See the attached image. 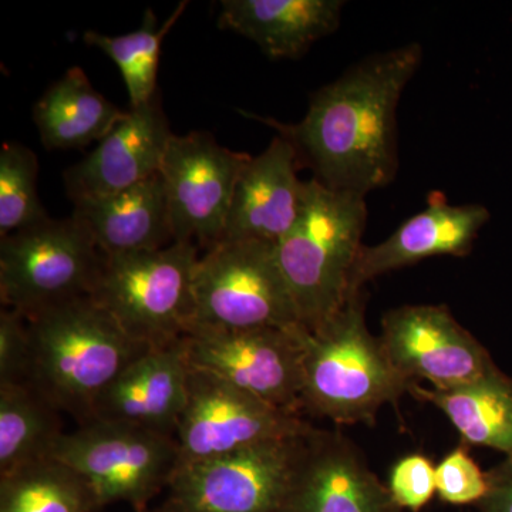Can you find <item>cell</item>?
<instances>
[{"label": "cell", "instance_id": "cell-17", "mask_svg": "<svg viewBox=\"0 0 512 512\" xmlns=\"http://www.w3.org/2000/svg\"><path fill=\"white\" fill-rule=\"evenodd\" d=\"M298 165V153L284 136L251 157L239 175L222 239L281 241L301 210L305 183L296 174Z\"/></svg>", "mask_w": 512, "mask_h": 512}, {"label": "cell", "instance_id": "cell-16", "mask_svg": "<svg viewBox=\"0 0 512 512\" xmlns=\"http://www.w3.org/2000/svg\"><path fill=\"white\" fill-rule=\"evenodd\" d=\"M490 220L483 205H450L443 198L400 225L386 241L360 249L350 276V292L363 291L377 276L434 256H464Z\"/></svg>", "mask_w": 512, "mask_h": 512}, {"label": "cell", "instance_id": "cell-1", "mask_svg": "<svg viewBox=\"0 0 512 512\" xmlns=\"http://www.w3.org/2000/svg\"><path fill=\"white\" fill-rule=\"evenodd\" d=\"M421 57L417 43L377 53L313 94L299 123L262 120L291 141L320 184L366 197L396 175L397 106Z\"/></svg>", "mask_w": 512, "mask_h": 512}, {"label": "cell", "instance_id": "cell-27", "mask_svg": "<svg viewBox=\"0 0 512 512\" xmlns=\"http://www.w3.org/2000/svg\"><path fill=\"white\" fill-rule=\"evenodd\" d=\"M437 495L451 505L480 504L488 490L484 473L463 446L454 448L436 466Z\"/></svg>", "mask_w": 512, "mask_h": 512}, {"label": "cell", "instance_id": "cell-7", "mask_svg": "<svg viewBox=\"0 0 512 512\" xmlns=\"http://www.w3.org/2000/svg\"><path fill=\"white\" fill-rule=\"evenodd\" d=\"M106 255L76 217L46 220L0 244V299L26 319L92 295Z\"/></svg>", "mask_w": 512, "mask_h": 512}, {"label": "cell", "instance_id": "cell-14", "mask_svg": "<svg viewBox=\"0 0 512 512\" xmlns=\"http://www.w3.org/2000/svg\"><path fill=\"white\" fill-rule=\"evenodd\" d=\"M174 134L160 94L127 111L92 154L64 171V187L73 204L109 197L160 173Z\"/></svg>", "mask_w": 512, "mask_h": 512}, {"label": "cell", "instance_id": "cell-29", "mask_svg": "<svg viewBox=\"0 0 512 512\" xmlns=\"http://www.w3.org/2000/svg\"><path fill=\"white\" fill-rule=\"evenodd\" d=\"M29 362L28 319L6 309L0 313V383L26 382Z\"/></svg>", "mask_w": 512, "mask_h": 512}, {"label": "cell", "instance_id": "cell-3", "mask_svg": "<svg viewBox=\"0 0 512 512\" xmlns=\"http://www.w3.org/2000/svg\"><path fill=\"white\" fill-rule=\"evenodd\" d=\"M302 409L336 424H372L409 383L367 330L362 291L319 328L302 330Z\"/></svg>", "mask_w": 512, "mask_h": 512}, {"label": "cell", "instance_id": "cell-15", "mask_svg": "<svg viewBox=\"0 0 512 512\" xmlns=\"http://www.w3.org/2000/svg\"><path fill=\"white\" fill-rule=\"evenodd\" d=\"M282 512L403 511L349 437L315 429Z\"/></svg>", "mask_w": 512, "mask_h": 512}, {"label": "cell", "instance_id": "cell-13", "mask_svg": "<svg viewBox=\"0 0 512 512\" xmlns=\"http://www.w3.org/2000/svg\"><path fill=\"white\" fill-rule=\"evenodd\" d=\"M380 342L407 383L448 390L500 369L488 350L444 306L407 305L383 316Z\"/></svg>", "mask_w": 512, "mask_h": 512}, {"label": "cell", "instance_id": "cell-12", "mask_svg": "<svg viewBox=\"0 0 512 512\" xmlns=\"http://www.w3.org/2000/svg\"><path fill=\"white\" fill-rule=\"evenodd\" d=\"M249 160V154L220 146L211 134H174L160 168L174 242L197 239L208 249L221 241L239 175Z\"/></svg>", "mask_w": 512, "mask_h": 512}, {"label": "cell", "instance_id": "cell-20", "mask_svg": "<svg viewBox=\"0 0 512 512\" xmlns=\"http://www.w3.org/2000/svg\"><path fill=\"white\" fill-rule=\"evenodd\" d=\"M73 217L89 228L106 256L156 251L174 242L160 173L109 197L77 202Z\"/></svg>", "mask_w": 512, "mask_h": 512}, {"label": "cell", "instance_id": "cell-25", "mask_svg": "<svg viewBox=\"0 0 512 512\" xmlns=\"http://www.w3.org/2000/svg\"><path fill=\"white\" fill-rule=\"evenodd\" d=\"M187 5L188 2L180 3L161 28L157 26V16L153 10L147 9L143 25L136 32L121 36L101 35L93 30L84 33V42L87 45L100 49L119 67L130 96L131 109L143 106L158 93L157 73L161 45Z\"/></svg>", "mask_w": 512, "mask_h": 512}, {"label": "cell", "instance_id": "cell-30", "mask_svg": "<svg viewBox=\"0 0 512 512\" xmlns=\"http://www.w3.org/2000/svg\"><path fill=\"white\" fill-rule=\"evenodd\" d=\"M488 490L481 503L480 512H512V456L487 471Z\"/></svg>", "mask_w": 512, "mask_h": 512}, {"label": "cell", "instance_id": "cell-23", "mask_svg": "<svg viewBox=\"0 0 512 512\" xmlns=\"http://www.w3.org/2000/svg\"><path fill=\"white\" fill-rule=\"evenodd\" d=\"M55 410L26 382L0 383V476L49 457L63 434Z\"/></svg>", "mask_w": 512, "mask_h": 512}, {"label": "cell", "instance_id": "cell-24", "mask_svg": "<svg viewBox=\"0 0 512 512\" xmlns=\"http://www.w3.org/2000/svg\"><path fill=\"white\" fill-rule=\"evenodd\" d=\"M100 508L89 483L53 457L0 476V512H96Z\"/></svg>", "mask_w": 512, "mask_h": 512}, {"label": "cell", "instance_id": "cell-10", "mask_svg": "<svg viewBox=\"0 0 512 512\" xmlns=\"http://www.w3.org/2000/svg\"><path fill=\"white\" fill-rule=\"evenodd\" d=\"M303 326L293 329L191 328L188 365L224 380L276 409H302Z\"/></svg>", "mask_w": 512, "mask_h": 512}, {"label": "cell", "instance_id": "cell-19", "mask_svg": "<svg viewBox=\"0 0 512 512\" xmlns=\"http://www.w3.org/2000/svg\"><path fill=\"white\" fill-rule=\"evenodd\" d=\"M342 9L339 0H224L218 23L271 59H298L339 28Z\"/></svg>", "mask_w": 512, "mask_h": 512}, {"label": "cell", "instance_id": "cell-11", "mask_svg": "<svg viewBox=\"0 0 512 512\" xmlns=\"http://www.w3.org/2000/svg\"><path fill=\"white\" fill-rule=\"evenodd\" d=\"M312 429L299 414L276 409L190 366L187 403L175 430L178 467L227 456L265 441L301 436Z\"/></svg>", "mask_w": 512, "mask_h": 512}, {"label": "cell", "instance_id": "cell-6", "mask_svg": "<svg viewBox=\"0 0 512 512\" xmlns=\"http://www.w3.org/2000/svg\"><path fill=\"white\" fill-rule=\"evenodd\" d=\"M298 326H302L301 319L279 266L275 244L259 239H222L198 259L190 329Z\"/></svg>", "mask_w": 512, "mask_h": 512}, {"label": "cell", "instance_id": "cell-28", "mask_svg": "<svg viewBox=\"0 0 512 512\" xmlns=\"http://www.w3.org/2000/svg\"><path fill=\"white\" fill-rule=\"evenodd\" d=\"M386 485L400 510L419 512L437 494L436 466L423 454H410L394 464Z\"/></svg>", "mask_w": 512, "mask_h": 512}, {"label": "cell", "instance_id": "cell-2", "mask_svg": "<svg viewBox=\"0 0 512 512\" xmlns=\"http://www.w3.org/2000/svg\"><path fill=\"white\" fill-rule=\"evenodd\" d=\"M28 322L26 383L84 423L114 380L153 349L131 338L92 296L59 303Z\"/></svg>", "mask_w": 512, "mask_h": 512}, {"label": "cell", "instance_id": "cell-9", "mask_svg": "<svg viewBox=\"0 0 512 512\" xmlns=\"http://www.w3.org/2000/svg\"><path fill=\"white\" fill-rule=\"evenodd\" d=\"M313 431L178 467L160 512H282Z\"/></svg>", "mask_w": 512, "mask_h": 512}, {"label": "cell", "instance_id": "cell-22", "mask_svg": "<svg viewBox=\"0 0 512 512\" xmlns=\"http://www.w3.org/2000/svg\"><path fill=\"white\" fill-rule=\"evenodd\" d=\"M407 393L446 414L467 446L493 448L505 457L512 456V379L503 370L456 389L410 383Z\"/></svg>", "mask_w": 512, "mask_h": 512}, {"label": "cell", "instance_id": "cell-8", "mask_svg": "<svg viewBox=\"0 0 512 512\" xmlns=\"http://www.w3.org/2000/svg\"><path fill=\"white\" fill-rule=\"evenodd\" d=\"M49 457L77 471L93 488L101 507L127 503L137 512L146 511L168 487L180 463L174 436L100 420L63 433Z\"/></svg>", "mask_w": 512, "mask_h": 512}, {"label": "cell", "instance_id": "cell-21", "mask_svg": "<svg viewBox=\"0 0 512 512\" xmlns=\"http://www.w3.org/2000/svg\"><path fill=\"white\" fill-rule=\"evenodd\" d=\"M126 114L94 89L80 67L67 70L33 107V120L47 150H72L101 141Z\"/></svg>", "mask_w": 512, "mask_h": 512}, {"label": "cell", "instance_id": "cell-18", "mask_svg": "<svg viewBox=\"0 0 512 512\" xmlns=\"http://www.w3.org/2000/svg\"><path fill=\"white\" fill-rule=\"evenodd\" d=\"M188 375L190 365L181 340L148 350L104 392L89 421L131 424L175 437L187 403Z\"/></svg>", "mask_w": 512, "mask_h": 512}, {"label": "cell", "instance_id": "cell-26", "mask_svg": "<svg viewBox=\"0 0 512 512\" xmlns=\"http://www.w3.org/2000/svg\"><path fill=\"white\" fill-rule=\"evenodd\" d=\"M39 161L30 148L5 143L0 150V237L49 220L37 194Z\"/></svg>", "mask_w": 512, "mask_h": 512}, {"label": "cell", "instance_id": "cell-5", "mask_svg": "<svg viewBox=\"0 0 512 512\" xmlns=\"http://www.w3.org/2000/svg\"><path fill=\"white\" fill-rule=\"evenodd\" d=\"M198 259L192 242L106 256L90 296L131 338L153 349L174 345L184 338L194 318Z\"/></svg>", "mask_w": 512, "mask_h": 512}, {"label": "cell", "instance_id": "cell-4", "mask_svg": "<svg viewBox=\"0 0 512 512\" xmlns=\"http://www.w3.org/2000/svg\"><path fill=\"white\" fill-rule=\"evenodd\" d=\"M366 218L362 195L332 190L315 178L303 185L298 218L275 244L303 328H319L348 301Z\"/></svg>", "mask_w": 512, "mask_h": 512}]
</instances>
